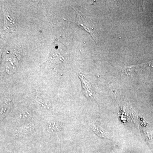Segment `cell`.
Listing matches in <instances>:
<instances>
[{
	"label": "cell",
	"instance_id": "obj_8",
	"mask_svg": "<svg viewBox=\"0 0 153 153\" xmlns=\"http://www.w3.org/2000/svg\"><path fill=\"white\" fill-rule=\"evenodd\" d=\"M47 129L48 132L51 133L60 132L61 129V125L59 122H52L48 124Z\"/></svg>",
	"mask_w": 153,
	"mask_h": 153
},
{
	"label": "cell",
	"instance_id": "obj_1",
	"mask_svg": "<svg viewBox=\"0 0 153 153\" xmlns=\"http://www.w3.org/2000/svg\"><path fill=\"white\" fill-rule=\"evenodd\" d=\"M75 11H76V14H77V16H76V25H78L79 27L85 30L86 32L89 33L91 35V37L93 38L94 41H95L93 33H92V31H91V30H93V29L91 27L90 25L88 24V22L82 16L80 13H78L76 10H75Z\"/></svg>",
	"mask_w": 153,
	"mask_h": 153
},
{
	"label": "cell",
	"instance_id": "obj_7",
	"mask_svg": "<svg viewBox=\"0 0 153 153\" xmlns=\"http://www.w3.org/2000/svg\"><path fill=\"white\" fill-rule=\"evenodd\" d=\"M35 100L39 107L43 109H49L51 108V104L48 100L39 97H36Z\"/></svg>",
	"mask_w": 153,
	"mask_h": 153
},
{
	"label": "cell",
	"instance_id": "obj_10",
	"mask_svg": "<svg viewBox=\"0 0 153 153\" xmlns=\"http://www.w3.org/2000/svg\"><path fill=\"white\" fill-rule=\"evenodd\" d=\"M92 129H93L94 132L96 134H97L99 137L103 139L106 138L105 134L104 132L101 129L99 128L97 126H93V127H92Z\"/></svg>",
	"mask_w": 153,
	"mask_h": 153
},
{
	"label": "cell",
	"instance_id": "obj_2",
	"mask_svg": "<svg viewBox=\"0 0 153 153\" xmlns=\"http://www.w3.org/2000/svg\"><path fill=\"white\" fill-rule=\"evenodd\" d=\"M79 77L81 80L82 92L86 97L94 98L91 89V85L85 76L81 73H79Z\"/></svg>",
	"mask_w": 153,
	"mask_h": 153
},
{
	"label": "cell",
	"instance_id": "obj_9",
	"mask_svg": "<svg viewBox=\"0 0 153 153\" xmlns=\"http://www.w3.org/2000/svg\"><path fill=\"white\" fill-rule=\"evenodd\" d=\"M31 116V113L29 110H24L19 115V120L20 122L25 123L29 119Z\"/></svg>",
	"mask_w": 153,
	"mask_h": 153
},
{
	"label": "cell",
	"instance_id": "obj_5",
	"mask_svg": "<svg viewBox=\"0 0 153 153\" xmlns=\"http://www.w3.org/2000/svg\"><path fill=\"white\" fill-rule=\"evenodd\" d=\"M34 125L27 123L19 127L16 130V133L19 135H25L31 133L34 131Z\"/></svg>",
	"mask_w": 153,
	"mask_h": 153
},
{
	"label": "cell",
	"instance_id": "obj_11",
	"mask_svg": "<svg viewBox=\"0 0 153 153\" xmlns=\"http://www.w3.org/2000/svg\"><path fill=\"white\" fill-rule=\"evenodd\" d=\"M10 108V104H4L2 106V108H1V114L4 115L5 114L6 112L9 110V108Z\"/></svg>",
	"mask_w": 153,
	"mask_h": 153
},
{
	"label": "cell",
	"instance_id": "obj_6",
	"mask_svg": "<svg viewBox=\"0 0 153 153\" xmlns=\"http://www.w3.org/2000/svg\"><path fill=\"white\" fill-rule=\"evenodd\" d=\"M149 66H150L147 63H142V64H138V65L127 66L123 68V71L127 75H129L131 74L132 72L138 71V70L140 68H143L146 67H149Z\"/></svg>",
	"mask_w": 153,
	"mask_h": 153
},
{
	"label": "cell",
	"instance_id": "obj_4",
	"mask_svg": "<svg viewBox=\"0 0 153 153\" xmlns=\"http://www.w3.org/2000/svg\"><path fill=\"white\" fill-rule=\"evenodd\" d=\"M16 21L9 15L4 13V29L8 33L15 32L17 29Z\"/></svg>",
	"mask_w": 153,
	"mask_h": 153
},
{
	"label": "cell",
	"instance_id": "obj_3",
	"mask_svg": "<svg viewBox=\"0 0 153 153\" xmlns=\"http://www.w3.org/2000/svg\"><path fill=\"white\" fill-rule=\"evenodd\" d=\"M58 44L54 43V49L52 50L50 55L49 59L52 64H58L62 63L63 61V57L61 55L60 51L58 50Z\"/></svg>",
	"mask_w": 153,
	"mask_h": 153
}]
</instances>
